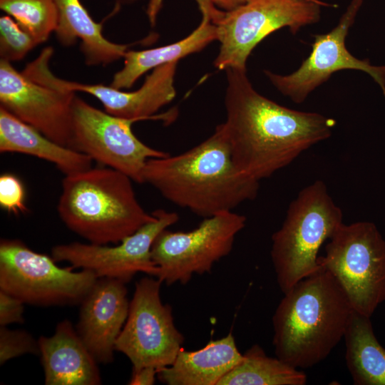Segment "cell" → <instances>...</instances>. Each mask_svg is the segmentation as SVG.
Here are the masks:
<instances>
[{
    "instance_id": "cell-3",
    "label": "cell",
    "mask_w": 385,
    "mask_h": 385,
    "mask_svg": "<svg viewBox=\"0 0 385 385\" xmlns=\"http://www.w3.org/2000/svg\"><path fill=\"white\" fill-rule=\"evenodd\" d=\"M353 311L337 280L322 267L284 293L277 307L276 356L298 369L317 365L344 338Z\"/></svg>"
},
{
    "instance_id": "cell-22",
    "label": "cell",
    "mask_w": 385,
    "mask_h": 385,
    "mask_svg": "<svg viewBox=\"0 0 385 385\" xmlns=\"http://www.w3.org/2000/svg\"><path fill=\"white\" fill-rule=\"evenodd\" d=\"M352 312L344 339L346 366L356 385H385V349L370 319Z\"/></svg>"
},
{
    "instance_id": "cell-5",
    "label": "cell",
    "mask_w": 385,
    "mask_h": 385,
    "mask_svg": "<svg viewBox=\"0 0 385 385\" xmlns=\"http://www.w3.org/2000/svg\"><path fill=\"white\" fill-rule=\"evenodd\" d=\"M342 220V210L322 180L305 187L289 204L281 227L272 236L270 252L283 294L322 269L318 252Z\"/></svg>"
},
{
    "instance_id": "cell-28",
    "label": "cell",
    "mask_w": 385,
    "mask_h": 385,
    "mask_svg": "<svg viewBox=\"0 0 385 385\" xmlns=\"http://www.w3.org/2000/svg\"><path fill=\"white\" fill-rule=\"evenodd\" d=\"M24 303L19 299L0 290V327L22 323Z\"/></svg>"
},
{
    "instance_id": "cell-29",
    "label": "cell",
    "mask_w": 385,
    "mask_h": 385,
    "mask_svg": "<svg viewBox=\"0 0 385 385\" xmlns=\"http://www.w3.org/2000/svg\"><path fill=\"white\" fill-rule=\"evenodd\" d=\"M158 374V369L152 366H145L133 369L130 385H152L154 384Z\"/></svg>"
},
{
    "instance_id": "cell-12",
    "label": "cell",
    "mask_w": 385,
    "mask_h": 385,
    "mask_svg": "<svg viewBox=\"0 0 385 385\" xmlns=\"http://www.w3.org/2000/svg\"><path fill=\"white\" fill-rule=\"evenodd\" d=\"M155 219L127 236L115 245L79 242L58 245L51 257L56 262L65 261L73 268L93 272L98 277H109L125 283L138 272L156 277L159 270L153 261L151 248L159 233L179 220L175 212L158 209Z\"/></svg>"
},
{
    "instance_id": "cell-10",
    "label": "cell",
    "mask_w": 385,
    "mask_h": 385,
    "mask_svg": "<svg viewBox=\"0 0 385 385\" xmlns=\"http://www.w3.org/2000/svg\"><path fill=\"white\" fill-rule=\"evenodd\" d=\"M151 277L136 282L115 349L130 359L133 369L152 366L158 371L173 363L185 338L175 325L172 307L161 301L162 281Z\"/></svg>"
},
{
    "instance_id": "cell-4",
    "label": "cell",
    "mask_w": 385,
    "mask_h": 385,
    "mask_svg": "<svg viewBox=\"0 0 385 385\" xmlns=\"http://www.w3.org/2000/svg\"><path fill=\"white\" fill-rule=\"evenodd\" d=\"M132 181L106 166L65 175L57 205L61 220L89 243L120 242L155 219L138 202Z\"/></svg>"
},
{
    "instance_id": "cell-26",
    "label": "cell",
    "mask_w": 385,
    "mask_h": 385,
    "mask_svg": "<svg viewBox=\"0 0 385 385\" xmlns=\"http://www.w3.org/2000/svg\"><path fill=\"white\" fill-rule=\"evenodd\" d=\"M28 354L40 355L38 340L26 331L0 327L1 365L13 358Z\"/></svg>"
},
{
    "instance_id": "cell-11",
    "label": "cell",
    "mask_w": 385,
    "mask_h": 385,
    "mask_svg": "<svg viewBox=\"0 0 385 385\" xmlns=\"http://www.w3.org/2000/svg\"><path fill=\"white\" fill-rule=\"evenodd\" d=\"M101 111L79 96L72 103V145L92 160L117 170L143 183V172L148 160L168 153L153 148L140 140L131 125L136 122Z\"/></svg>"
},
{
    "instance_id": "cell-20",
    "label": "cell",
    "mask_w": 385,
    "mask_h": 385,
    "mask_svg": "<svg viewBox=\"0 0 385 385\" xmlns=\"http://www.w3.org/2000/svg\"><path fill=\"white\" fill-rule=\"evenodd\" d=\"M0 152L18 153L54 164L65 175L92 167V159L48 138L0 106Z\"/></svg>"
},
{
    "instance_id": "cell-1",
    "label": "cell",
    "mask_w": 385,
    "mask_h": 385,
    "mask_svg": "<svg viewBox=\"0 0 385 385\" xmlns=\"http://www.w3.org/2000/svg\"><path fill=\"white\" fill-rule=\"evenodd\" d=\"M225 71L226 120L222 124L232 161L242 173L260 182L331 136L334 119L263 96L252 87L246 69Z\"/></svg>"
},
{
    "instance_id": "cell-2",
    "label": "cell",
    "mask_w": 385,
    "mask_h": 385,
    "mask_svg": "<svg viewBox=\"0 0 385 385\" xmlns=\"http://www.w3.org/2000/svg\"><path fill=\"white\" fill-rule=\"evenodd\" d=\"M143 183L203 218L233 211L254 200L260 186L235 167L222 123L209 138L183 153L148 160Z\"/></svg>"
},
{
    "instance_id": "cell-17",
    "label": "cell",
    "mask_w": 385,
    "mask_h": 385,
    "mask_svg": "<svg viewBox=\"0 0 385 385\" xmlns=\"http://www.w3.org/2000/svg\"><path fill=\"white\" fill-rule=\"evenodd\" d=\"M38 342L45 384H101L98 362L70 321L61 322L52 336H41Z\"/></svg>"
},
{
    "instance_id": "cell-27",
    "label": "cell",
    "mask_w": 385,
    "mask_h": 385,
    "mask_svg": "<svg viewBox=\"0 0 385 385\" xmlns=\"http://www.w3.org/2000/svg\"><path fill=\"white\" fill-rule=\"evenodd\" d=\"M24 189L21 182L14 175L4 174L0 177V205L9 212L19 214L26 212Z\"/></svg>"
},
{
    "instance_id": "cell-7",
    "label": "cell",
    "mask_w": 385,
    "mask_h": 385,
    "mask_svg": "<svg viewBox=\"0 0 385 385\" xmlns=\"http://www.w3.org/2000/svg\"><path fill=\"white\" fill-rule=\"evenodd\" d=\"M52 257L19 240L0 242V290L36 306L81 304L98 276L88 270L60 267Z\"/></svg>"
},
{
    "instance_id": "cell-8",
    "label": "cell",
    "mask_w": 385,
    "mask_h": 385,
    "mask_svg": "<svg viewBox=\"0 0 385 385\" xmlns=\"http://www.w3.org/2000/svg\"><path fill=\"white\" fill-rule=\"evenodd\" d=\"M324 6L331 5L319 0H246L232 10L222 11L214 23L220 44L214 66L246 69L248 57L265 37L283 27L296 34L319 21Z\"/></svg>"
},
{
    "instance_id": "cell-25",
    "label": "cell",
    "mask_w": 385,
    "mask_h": 385,
    "mask_svg": "<svg viewBox=\"0 0 385 385\" xmlns=\"http://www.w3.org/2000/svg\"><path fill=\"white\" fill-rule=\"evenodd\" d=\"M36 38L12 17H0V60L9 63L23 60L36 46Z\"/></svg>"
},
{
    "instance_id": "cell-24",
    "label": "cell",
    "mask_w": 385,
    "mask_h": 385,
    "mask_svg": "<svg viewBox=\"0 0 385 385\" xmlns=\"http://www.w3.org/2000/svg\"><path fill=\"white\" fill-rule=\"evenodd\" d=\"M0 9L29 32L38 44L46 42L56 29L55 0H0Z\"/></svg>"
},
{
    "instance_id": "cell-15",
    "label": "cell",
    "mask_w": 385,
    "mask_h": 385,
    "mask_svg": "<svg viewBox=\"0 0 385 385\" xmlns=\"http://www.w3.org/2000/svg\"><path fill=\"white\" fill-rule=\"evenodd\" d=\"M50 60L38 61L34 66V76L39 81L73 92H83L98 99L107 113L120 118L137 121L147 119L161 120L170 123L175 118L174 109L156 115L163 106L170 103L176 96L174 86L178 61L158 66L146 76L143 85L134 91L103 84L83 83L62 79L50 68Z\"/></svg>"
},
{
    "instance_id": "cell-18",
    "label": "cell",
    "mask_w": 385,
    "mask_h": 385,
    "mask_svg": "<svg viewBox=\"0 0 385 385\" xmlns=\"http://www.w3.org/2000/svg\"><path fill=\"white\" fill-rule=\"evenodd\" d=\"M232 332L196 351H180L173 363L158 371L168 385H217L242 359Z\"/></svg>"
},
{
    "instance_id": "cell-19",
    "label": "cell",
    "mask_w": 385,
    "mask_h": 385,
    "mask_svg": "<svg viewBox=\"0 0 385 385\" xmlns=\"http://www.w3.org/2000/svg\"><path fill=\"white\" fill-rule=\"evenodd\" d=\"M58 24L55 31L59 43L71 46L80 40V50L88 66H106L121 58L132 44L116 43L102 33V23L96 22L81 0H55Z\"/></svg>"
},
{
    "instance_id": "cell-16",
    "label": "cell",
    "mask_w": 385,
    "mask_h": 385,
    "mask_svg": "<svg viewBox=\"0 0 385 385\" xmlns=\"http://www.w3.org/2000/svg\"><path fill=\"white\" fill-rule=\"evenodd\" d=\"M125 282L98 277L81 302L76 330L98 363L113 360L116 340L128 317L130 302Z\"/></svg>"
},
{
    "instance_id": "cell-23",
    "label": "cell",
    "mask_w": 385,
    "mask_h": 385,
    "mask_svg": "<svg viewBox=\"0 0 385 385\" xmlns=\"http://www.w3.org/2000/svg\"><path fill=\"white\" fill-rule=\"evenodd\" d=\"M307 375L276 356H267L255 344L242 356L241 361L225 374L217 385H304Z\"/></svg>"
},
{
    "instance_id": "cell-21",
    "label": "cell",
    "mask_w": 385,
    "mask_h": 385,
    "mask_svg": "<svg viewBox=\"0 0 385 385\" xmlns=\"http://www.w3.org/2000/svg\"><path fill=\"white\" fill-rule=\"evenodd\" d=\"M199 8L202 13L201 22L184 38L150 49L128 50L123 57V66L113 75L110 86L121 90L130 88L146 72L163 64L178 61L217 41L216 25L212 22L207 9L203 6Z\"/></svg>"
},
{
    "instance_id": "cell-31",
    "label": "cell",
    "mask_w": 385,
    "mask_h": 385,
    "mask_svg": "<svg viewBox=\"0 0 385 385\" xmlns=\"http://www.w3.org/2000/svg\"><path fill=\"white\" fill-rule=\"evenodd\" d=\"M115 3V7L120 8V6L130 5L141 0H113Z\"/></svg>"
},
{
    "instance_id": "cell-6",
    "label": "cell",
    "mask_w": 385,
    "mask_h": 385,
    "mask_svg": "<svg viewBox=\"0 0 385 385\" xmlns=\"http://www.w3.org/2000/svg\"><path fill=\"white\" fill-rule=\"evenodd\" d=\"M319 261L337 280L355 312L371 317L385 301V240L374 223H343Z\"/></svg>"
},
{
    "instance_id": "cell-13",
    "label": "cell",
    "mask_w": 385,
    "mask_h": 385,
    "mask_svg": "<svg viewBox=\"0 0 385 385\" xmlns=\"http://www.w3.org/2000/svg\"><path fill=\"white\" fill-rule=\"evenodd\" d=\"M364 0H352L338 24L329 32L314 36L312 51L299 68L289 75L270 71L264 73L272 85L294 103H302L317 87L335 72L344 69L360 70L370 75L381 87L385 97V65H371L368 59H359L349 52L345 39Z\"/></svg>"
},
{
    "instance_id": "cell-30",
    "label": "cell",
    "mask_w": 385,
    "mask_h": 385,
    "mask_svg": "<svg viewBox=\"0 0 385 385\" xmlns=\"http://www.w3.org/2000/svg\"><path fill=\"white\" fill-rule=\"evenodd\" d=\"M215 7L230 11L243 4L246 0H209Z\"/></svg>"
},
{
    "instance_id": "cell-14",
    "label": "cell",
    "mask_w": 385,
    "mask_h": 385,
    "mask_svg": "<svg viewBox=\"0 0 385 385\" xmlns=\"http://www.w3.org/2000/svg\"><path fill=\"white\" fill-rule=\"evenodd\" d=\"M76 93L52 86L0 60V106L52 140L71 148Z\"/></svg>"
},
{
    "instance_id": "cell-9",
    "label": "cell",
    "mask_w": 385,
    "mask_h": 385,
    "mask_svg": "<svg viewBox=\"0 0 385 385\" xmlns=\"http://www.w3.org/2000/svg\"><path fill=\"white\" fill-rule=\"evenodd\" d=\"M245 224V215L227 211L204 218L191 231L163 230L151 248L159 270L156 277L168 286L185 284L194 274L210 272L215 262L230 253Z\"/></svg>"
}]
</instances>
